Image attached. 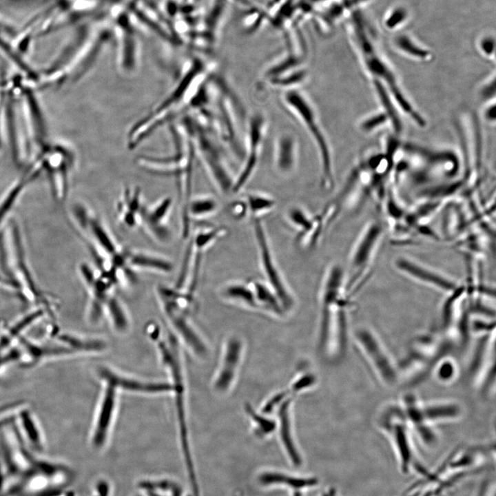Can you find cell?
<instances>
[{
    "label": "cell",
    "instance_id": "4",
    "mask_svg": "<svg viewBox=\"0 0 496 496\" xmlns=\"http://www.w3.org/2000/svg\"><path fill=\"white\" fill-rule=\"evenodd\" d=\"M182 123L191 136L196 160L222 194H232L235 174L229 163L226 147L209 127L194 115L184 117Z\"/></svg>",
    "mask_w": 496,
    "mask_h": 496
},
{
    "label": "cell",
    "instance_id": "36",
    "mask_svg": "<svg viewBox=\"0 0 496 496\" xmlns=\"http://www.w3.org/2000/svg\"><path fill=\"white\" fill-rule=\"evenodd\" d=\"M45 313V310L43 308L32 311L8 329L0 337V353L10 348L12 342L21 337V334L23 331L41 318Z\"/></svg>",
    "mask_w": 496,
    "mask_h": 496
},
{
    "label": "cell",
    "instance_id": "25",
    "mask_svg": "<svg viewBox=\"0 0 496 496\" xmlns=\"http://www.w3.org/2000/svg\"><path fill=\"white\" fill-rule=\"evenodd\" d=\"M258 480L265 486H280L293 491L305 490L318 484L315 477L298 476L277 471H263L258 475Z\"/></svg>",
    "mask_w": 496,
    "mask_h": 496
},
{
    "label": "cell",
    "instance_id": "2",
    "mask_svg": "<svg viewBox=\"0 0 496 496\" xmlns=\"http://www.w3.org/2000/svg\"><path fill=\"white\" fill-rule=\"evenodd\" d=\"M280 100L282 107L307 132L315 147L322 187L327 189H333L334 167L332 148L315 103L300 88L282 91Z\"/></svg>",
    "mask_w": 496,
    "mask_h": 496
},
{
    "label": "cell",
    "instance_id": "48",
    "mask_svg": "<svg viewBox=\"0 0 496 496\" xmlns=\"http://www.w3.org/2000/svg\"><path fill=\"white\" fill-rule=\"evenodd\" d=\"M282 0H270L269 3V6L271 7H275L278 3H279Z\"/></svg>",
    "mask_w": 496,
    "mask_h": 496
},
{
    "label": "cell",
    "instance_id": "24",
    "mask_svg": "<svg viewBox=\"0 0 496 496\" xmlns=\"http://www.w3.org/2000/svg\"><path fill=\"white\" fill-rule=\"evenodd\" d=\"M143 206L140 189L137 187L125 189L116 205V214L121 224L128 229L139 225Z\"/></svg>",
    "mask_w": 496,
    "mask_h": 496
},
{
    "label": "cell",
    "instance_id": "16",
    "mask_svg": "<svg viewBox=\"0 0 496 496\" xmlns=\"http://www.w3.org/2000/svg\"><path fill=\"white\" fill-rule=\"evenodd\" d=\"M477 338L468 367L469 381L476 389L491 391L495 384V329Z\"/></svg>",
    "mask_w": 496,
    "mask_h": 496
},
{
    "label": "cell",
    "instance_id": "49",
    "mask_svg": "<svg viewBox=\"0 0 496 496\" xmlns=\"http://www.w3.org/2000/svg\"><path fill=\"white\" fill-rule=\"evenodd\" d=\"M293 496H302L300 491H293Z\"/></svg>",
    "mask_w": 496,
    "mask_h": 496
},
{
    "label": "cell",
    "instance_id": "13",
    "mask_svg": "<svg viewBox=\"0 0 496 496\" xmlns=\"http://www.w3.org/2000/svg\"><path fill=\"white\" fill-rule=\"evenodd\" d=\"M226 232L227 228L221 225L200 228L194 232L189 241L174 287L194 296L204 254Z\"/></svg>",
    "mask_w": 496,
    "mask_h": 496
},
{
    "label": "cell",
    "instance_id": "38",
    "mask_svg": "<svg viewBox=\"0 0 496 496\" xmlns=\"http://www.w3.org/2000/svg\"><path fill=\"white\" fill-rule=\"evenodd\" d=\"M459 369L457 360L447 353L435 362L431 374L439 383L449 384L458 378Z\"/></svg>",
    "mask_w": 496,
    "mask_h": 496
},
{
    "label": "cell",
    "instance_id": "51",
    "mask_svg": "<svg viewBox=\"0 0 496 496\" xmlns=\"http://www.w3.org/2000/svg\"><path fill=\"white\" fill-rule=\"evenodd\" d=\"M441 496H444V495H441Z\"/></svg>",
    "mask_w": 496,
    "mask_h": 496
},
{
    "label": "cell",
    "instance_id": "9",
    "mask_svg": "<svg viewBox=\"0 0 496 496\" xmlns=\"http://www.w3.org/2000/svg\"><path fill=\"white\" fill-rule=\"evenodd\" d=\"M353 339L364 362L382 386L391 389L401 382L399 363L376 331L370 327H360Z\"/></svg>",
    "mask_w": 496,
    "mask_h": 496
},
{
    "label": "cell",
    "instance_id": "47",
    "mask_svg": "<svg viewBox=\"0 0 496 496\" xmlns=\"http://www.w3.org/2000/svg\"><path fill=\"white\" fill-rule=\"evenodd\" d=\"M321 496H338V491L335 488L331 487L325 490Z\"/></svg>",
    "mask_w": 496,
    "mask_h": 496
},
{
    "label": "cell",
    "instance_id": "14",
    "mask_svg": "<svg viewBox=\"0 0 496 496\" xmlns=\"http://www.w3.org/2000/svg\"><path fill=\"white\" fill-rule=\"evenodd\" d=\"M251 220L260 267L264 276V280L278 294L285 311H290L295 305V298L278 265L264 223L261 218H255Z\"/></svg>",
    "mask_w": 496,
    "mask_h": 496
},
{
    "label": "cell",
    "instance_id": "1",
    "mask_svg": "<svg viewBox=\"0 0 496 496\" xmlns=\"http://www.w3.org/2000/svg\"><path fill=\"white\" fill-rule=\"evenodd\" d=\"M210 67L195 59L188 65L168 95L133 125L127 136L129 148L138 147L155 131L198 106Z\"/></svg>",
    "mask_w": 496,
    "mask_h": 496
},
{
    "label": "cell",
    "instance_id": "39",
    "mask_svg": "<svg viewBox=\"0 0 496 496\" xmlns=\"http://www.w3.org/2000/svg\"><path fill=\"white\" fill-rule=\"evenodd\" d=\"M285 218L289 225L296 230L297 236L307 231L313 222V216L300 206L289 207Z\"/></svg>",
    "mask_w": 496,
    "mask_h": 496
},
{
    "label": "cell",
    "instance_id": "7",
    "mask_svg": "<svg viewBox=\"0 0 496 496\" xmlns=\"http://www.w3.org/2000/svg\"><path fill=\"white\" fill-rule=\"evenodd\" d=\"M377 426L390 444L398 468L403 475H422L424 468L417 453V441L397 401L384 405L377 417Z\"/></svg>",
    "mask_w": 496,
    "mask_h": 496
},
{
    "label": "cell",
    "instance_id": "31",
    "mask_svg": "<svg viewBox=\"0 0 496 496\" xmlns=\"http://www.w3.org/2000/svg\"><path fill=\"white\" fill-rule=\"evenodd\" d=\"M220 297L229 302L251 309L259 310L253 289L249 282L231 281L220 287Z\"/></svg>",
    "mask_w": 496,
    "mask_h": 496
},
{
    "label": "cell",
    "instance_id": "20",
    "mask_svg": "<svg viewBox=\"0 0 496 496\" xmlns=\"http://www.w3.org/2000/svg\"><path fill=\"white\" fill-rule=\"evenodd\" d=\"M273 164L276 170L283 176L292 174L297 169L299 145L296 136L290 130H282L273 142Z\"/></svg>",
    "mask_w": 496,
    "mask_h": 496
},
{
    "label": "cell",
    "instance_id": "32",
    "mask_svg": "<svg viewBox=\"0 0 496 496\" xmlns=\"http://www.w3.org/2000/svg\"><path fill=\"white\" fill-rule=\"evenodd\" d=\"M58 341L68 348L73 355L79 353H99L107 348L106 342L101 338L62 333L57 335Z\"/></svg>",
    "mask_w": 496,
    "mask_h": 496
},
{
    "label": "cell",
    "instance_id": "21",
    "mask_svg": "<svg viewBox=\"0 0 496 496\" xmlns=\"http://www.w3.org/2000/svg\"><path fill=\"white\" fill-rule=\"evenodd\" d=\"M100 379L112 382L119 391L146 394L172 393V386L167 382H145L128 377L108 368L101 366L97 373Z\"/></svg>",
    "mask_w": 496,
    "mask_h": 496
},
{
    "label": "cell",
    "instance_id": "35",
    "mask_svg": "<svg viewBox=\"0 0 496 496\" xmlns=\"http://www.w3.org/2000/svg\"><path fill=\"white\" fill-rule=\"evenodd\" d=\"M397 265L402 271L423 282L436 285L445 290H451L453 288V284L451 282L404 258L398 260Z\"/></svg>",
    "mask_w": 496,
    "mask_h": 496
},
{
    "label": "cell",
    "instance_id": "40",
    "mask_svg": "<svg viewBox=\"0 0 496 496\" xmlns=\"http://www.w3.org/2000/svg\"><path fill=\"white\" fill-rule=\"evenodd\" d=\"M23 188V184L17 185L0 200V225L13 208Z\"/></svg>",
    "mask_w": 496,
    "mask_h": 496
},
{
    "label": "cell",
    "instance_id": "28",
    "mask_svg": "<svg viewBox=\"0 0 496 496\" xmlns=\"http://www.w3.org/2000/svg\"><path fill=\"white\" fill-rule=\"evenodd\" d=\"M249 282L259 310H264L277 317H282L287 313L278 294L264 280L253 279Z\"/></svg>",
    "mask_w": 496,
    "mask_h": 496
},
{
    "label": "cell",
    "instance_id": "37",
    "mask_svg": "<svg viewBox=\"0 0 496 496\" xmlns=\"http://www.w3.org/2000/svg\"><path fill=\"white\" fill-rule=\"evenodd\" d=\"M105 315L108 318L113 329L119 333H125L130 327V320L121 300L112 294L105 307Z\"/></svg>",
    "mask_w": 496,
    "mask_h": 496
},
{
    "label": "cell",
    "instance_id": "33",
    "mask_svg": "<svg viewBox=\"0 0 496 496\" xmlns=\"http://www.w3.org/2000/svg\"><path fill=\"white\" fill-rule=\"evenodd\" d=\"M143 496H187L183 488L174 479L158 477L145 479L138 484Z\"/></svg>",
    "mask_w": 496,
    "mask_h": 496
},
{
    "label": "cell",
    "instance_id": "15",
    "mask_svg": "<svg viewBox=\"0 0 496 496\" xmlns=\"http://www.w3.org/2000/svg\"><path fill=\"white\" fill-rule=\"evenodd\" d=\"M267 121L261 112L247 118L244 136L242 165L235 175L232 194L240 193L257 169L267 133Z\"/></svg>",
    "mask_w": 496,
    "mask_h": 496
},
{
    "label": "cell",
    "instance_id": "27",
    "mask_svg": "<svg viewBox=\"0 0 496 496\" xmlns=\"http://www.w3.org/2000/svg\"><path fill=\"white\" fill-rule=\"evenodd\" d=\"M121 17L118 22L121 29L120 65L123 70L130 72L136 63V40L127 17Z\"/></svg>",
    "mask_w": 496,
    "mask_h": 496
},
{
    "label": "cell",
    "instance_id": "43",
    "mask_svg": "<svg viewBox=\"0 0 496 496\" xmlns=\"http://www.w3.org/2000/svg\"><path fill=\"white\" fill-rule=\"evenodd\" d=\"M495 478H488L481 484L476 496H495Z\"/></svg>",
    "mask_w": 496,
    "mask_h": 496
},
{
    "label": "cell",
    "instance_id": "45",
    "mask_svg": "<svg viewBox=\"0 0 496 496\" xmlns=\"http://www.w3.org/2000/svg\"><path fill=\"white\" fill-rule=\"evenodd\" d=\"M406 12L402 9H396L389 16L386 21V24L389 27L393 28L395 25H399L405 19Z\"/></svg>",
    "mask_w": 496,
    "mask_h": 496
},
{
    "label": "cell",
    "instance_id": "46",
    "mask_svg": "<svg viewBox=\"0 0 496 496\" xmlns=\"http://www.w3.org/2000/svg\"><path fill=\"white\" fill-rule=\"evenodd\" d=\"M482 48L487 54H490L494 49V41L490 38L485 39L482 42Z\"/></svg>",
    "mask_w": 496,
    "mask_h": 496
},
{
    "label": "cell",
    "instance_id": "6",
    "mask_svg": "<svg viewBox=\"0 0 496 496\" xmlns=\"http://www.w3.org/2000/svg\"><path fill=\"white\" fill-rule=\"evenodd\" d=\"M349 31L351 39L365 68L376 76L375 78H380L386 83L399 106L411 118H415L417 112L406 101L397 85L394 74L381 58L374 43L372 27L360 10H354L350 14Z\"/></svg>",
    "mask_w": 496,
    "mask_h": 496
},
{
    "label": "cell",
    "instance_id": "26",
    "mask_svg": "<svg viewBox=\"0 0 496 496\" xmlns=\"http://www.w3.org/2000/svg\"><path fill=\"white\" fill-rule=\"evenodd\" d=\"M127 262L132 270L138 269L161 273L173 271L172 262L159 255L143 251L125 250Z\"/></svg>",
    "mask_w": 496,
    "mask_h": 496
},
{
    "label": "cell",
    "instance_id": "30",
    "mask_svg": "<svg viewBox=\"0 0 496 496\" xmlns=\"http://www.w3.org/2000/svg\"><path fill=\"white\" fill-rule=\"evenodd\" d=\"M367 0H333L316 9L313 14L326 28L335 24L349 11Z\"/></svg>",
    "mask_w": 496,
    "mask_h": 496
},
{
    "label": "cell",
    "instance_id": "29",
    "mask_svg": "<svg viewBox=\"0 0 496 496\" xmlns=\"http://www.w3.org/2000/svg\"><path fill=\"white\" fill-rule=\"evenodd\" d=\"M290 400H287L282 402L279 410V434L282 445L289 459L293 466H300L302 464V458L293 438L290 419Z\"/></svg>",
    "mask_w": 496,
    "mask_h": 496
},
{
    "label": "cell",
    "instance_id": "8",
    "mask_svg": "<svg viewBox=\"0 0 496 496\" xmlns=\"http://www.w3.org/2000/svg\"><path fill=\"white\" fill-rule=\"evenodd\" d=\"M156 295L163 312L176 336L195 355L203 357L207 349L190 321V309L194 296L187 292L160 284Z\"/></svg>",
    "mask_w": 496,
    "mask_h": 496
},
{
    "label": "cell",
    "instance_id": "18",
    "mask_svg": "<svg viewBox=\"0 0 496 496\" xmlns=\"http://www.w3.org/2000/svg\"><path fill=\"white\" fill-rule=\"evenodd\" d=\"M103 388L92 426L90 444L96 450L107 442L116 411L119 390L110 381L101 379Z\"/></svg>",
    "mask_w": 496,
    "mask_h": 496
},
{
    "label": "cell",
    "instance_id": "41",
    "mask_svg": "<svg viewBox=\"0 0 496 496\" xmlns=\"http://www.w3.org/2000/svg\"><path fill=\"white\" fill-rule=\"evenodd\" d=\"M248 412V411H247ZM253 422L254 434L259 438L265 437L271 434L275 429V424L269 419L263 418L253 411L248 412Z\"/></svg>",
    "mask_w": 496,
    "mask_h": 496
},
{
    "label": "cell",
    "instance_id": "23",
    "mask_svg": "<svg viewBox=\"0 0 496 496\" xmlns=\"http://www.w3.org/2000/svg\"><path fill=\"white\" fill-rule=\"evenodd\" d=\"M15 428L25 444L35 452L45 448L44 433L34 414L26 408L20 409L17 415Z\"/></svg>",
    "mask_w": 496,
    "mask_h": 496
},
{
    "label": "cell",
    "instance_id": "22",
    "mask_svg": "<svg viewBox=\"0 0 496 496\" xmlns=\"http://www.w3.org/2000/svg\"><path fill=\"white\" fill-rule=\"evenodd\" d=\"M241 350L239 340L232 338L227 340L221 364L214 380V387L216 391L225 392L230 387L240 362Z\"/></svg>",
    "mask_w": 496,
    "mask_h": 496
},
{
    "label": "cell",
    "instance_id": "34",
    "mask_svg": "<svg viewBox=\"0 0 496 496\" xmlns=\"http://www.w3.org/2000/svg\"><path fill=\"white\" fill-rule=\"evenodd\" d=\"M243 203L246 216L251 219L260 218L276 206L274 198L265 193L250 192L240 198Z\"/></svg>",
    "mask_w": 496,
    "mask_h": 496
},
{
    "label": "cell",
    "instance_id": "10",
    "mask_svg": "<svg viewBox=\"0 0 496 496\" xmlns=\"http://www.w3.org/2000/svg\"><path fill=\"white\" fill-rule=\"evenodd\" d=\"M451 347L443 335L422 334L415 337L399 363L401 381L413 384L422 381L431 375L435 362Z\"/></svg>",
    "mask_w": 496,
    "mask_h": 496
},
{
    "label": "cell",
    "instance_id": "44",
    "mask_svg": "<svg viewBox=\"0 0 496 496\" xmlns=\"http://www.w3.org/2000/svg\"><path fill=\"white\" fill-rule=\"evenodd\" d=\"M386 116L385 115L380 114L370 118H369L362 123L361 128L365 131L373 130L378 125H381L386 120Z\"/></svg>",
    "mask_w": 496,
    "mask_h": 496
},
{
    "label": "cell",
    "instance_id": "3",
    "mask_svg": "<svg viewBox=\"0 0 496 496\" xmlns=\"http://www.w3.org/2000/svg\"><path fill=\"white\" fill-rule=\"evenodd\" d=\"M170 132L174 144V153L166 156H141L138 164L144 169L158 174L173 176L178 182L182 207L181 215L192 198L193 169L196 161L191 136L185 126L172 123Z\"/></svg>",
    "mask_w": 496,
    "mask_h": 496
},
{
    "label": "cell",
    "instance_id": "5",
    "mask_svg": "<svg viewBox=\"0 0 496 496\" xmlns=\"http://www.w3.org/2000/svg\"><path fill=\"white\" fill-rule=\"evenodd\" d=\"M147 334L155 342L161 359L168 371L174 395V404L181 452L191 451L187 426L185 380L178 342L174 336L165 335L156 323L147 326Z\"/></svg>",
    "mask_w": 496,
    "mask_h": 496
},
{
    "label": "cell",
    "instance_id": "42",
    "mask_svg": "<svg viewBox=\"0 0 496 496\" xmlns=\"http://www.w3.org/2000/svg\"><path fill=\"white\" fill-rule=\"evenodd\" d=\"M395 43L402 50L409 54L420 58H426L428 56L426 51L422 49L406 36L397 37Z\"/></svg>",
    "mask_w": 496,
    "mask_h": 496
},
{
    "label": "cell",
    "instance_id": "11",
    "mask_svg": "<svg viewBox=\"0 0 496 496\" xmlns=\"http://www.w3.org/2000/svg\"><path fill=\"white\" fill-rule=\"evenodd\" d=\"M400 401L409 422H422L436 428L438 425L456 422L464 415L463 404L453 399L424 401L415 394L407 393Z\"/></svg>",
    "mask_w": 496,
    "mask_h": 496
},
{
    "label": "cell",
    "instance_id": "50",
    "mask_svg": "<svg viewBox=\"0 0 496 496\" xmlns=\"http://www.w3.org/2000/svg\"><path fill=\"white\" fill-rule=\"evenodd\" d=\"M134 496H143V494H142V493H140V494H139V495H138V494H136V495H134Z\"/></svg>",
    "mask_w": 496,
    "mask_h": 496
},
{
    "label": "cell",
    "instance_id": "12",
    "mask_svg": "<svg viewBox=\"0 0 496 496\" xmlns=\"http://www.w3.org/2000/svg\"><path fill=\"white\" fill-rule=\"evenodd\" d=\"M304 57L297 51L287 49L264 68L258 83L259 88L282 91L300 88L309 76Z\"/></svg>",
    "mask_w": 496,
    "mask_h": 496
},
{
    "label": "cell",
    "instance_id": "17",
    "mask_svg": "<svg viewBox=\"0 0 496 496\" xmlns=\"http://www.w3.org/2000/svg\"><path fill=\"white\" fill-rule=\"evenodd\" d=\"M344 272L338 264L330 265L323 276L320 290V335L321 342L326 343L337 306L344 298L342 296Z\"/></svg>",
    "mask_w": 496,
    "mask_h": 496
},
{
    "label": "cell",
    "instance_id": "19",
    "mask_svg": "<svg viewBox=\"0 0 496 496\" xmlns=\"http://www.w3.org/2000/svg\"><path fill=\"white\" fill-rule=\"evenodd\" d=\"M172 205V198L165 197L151 206L143 205L141 212L140 225L154 239L163 243L169 241L172 236L167 224Z\"/></svg>",
    "mask_w": 496,
    "mask_h": 496
}]
</instances>
